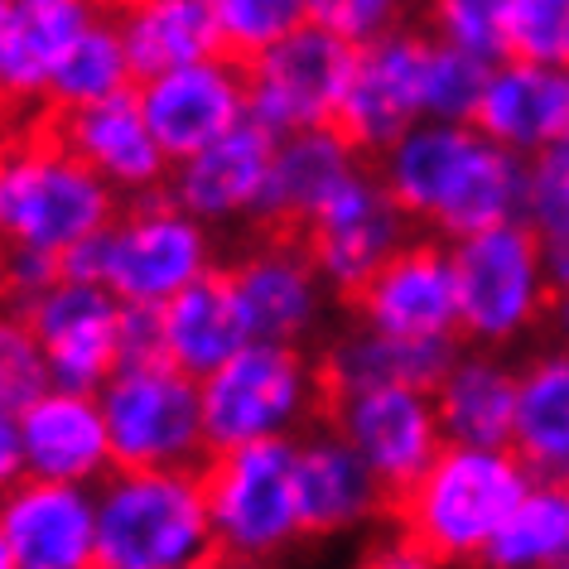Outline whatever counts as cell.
<instances>
[{"mask_svg":"<svg viewBox=\"0 0 569 569\" xmlns=\"http://www.w3.org/2000/svg\"><path fill=\"white\" fill-rule=\"evenodd\" d=\"M377 174L410 222L459 241L526 212V154L497 146L473 121H416L377 154Z\"/></svg>","mask_w":569,"mask_h":569,"instance_id":"obj_1","label":"cell"},{"mask_svg":"<svg viewBox=\"0 0 569 569\" xmlns=\"http://www.w3.org/2000/svg\"><path fill=\"white\" fill-rule=\"evenodd\" d=\"M526 482H531V468L511 445L445 439L430 468L406 492H396L391 526L410 536L425 565H482Z\"/></svg>","mask_w":569,"mask_h":569,"instance_id":"obj_2","label":"cell"},{"mask_svg":"<svg viewBox=\"0 0 569 569\" xmlns=\"http://www.w3.org/2000/svg\"><path fill=\"white\" fill-rule=\"evenodd\" d=\"M59 266L63 276L107 284L121 305L160 309L183 284L222 266V256L218 232L203 218H193L183 203H174L169 189H154L126 198L117 218L88 241H78L73 251H63Z\"/></svg>","mask_w":569,"mask_h":569,"instance_id":"obj_3","label":"cell"},{"mask_svg":"<svg viewBox=\"0 0 569 569\" xmlns=\"http://www.w3.org/2000/svg\"><path fill=\"white\" fill-rule=\"evenodd\" d=\"M126 198L78 160L44 117H30L10 146H0V247L73 251L117 218Z\"/></svg>","mask_w":569,"mask_h":569,"instance_id":"obj_4","label":"cell"},{"mask_svg":"<svg viewBox=\"0 0 569 569\" xmlns=\"http://www.w3.org/2000/svg\"><path fill=\"white\" fill-rule=\"evenodd\" d=\"M218 565L203 468H111L97 482V569Z\"/></svg>","mask_w":569,"mask_h":569,"instance_id":"obj_5","label":"cell"},{"mask_svg":"<svg viewBox=\"0 0 569 569\" xmlns=\"http://www.w3.org/2000/svg\"><path fill=\"white\" fill-rule=\"evenodd\" d=\"M198 387H203L208 453L256 439H295L323 420L329 401L319 352L261 338H247L222 367L198 377Z\"/></svg>","mask_w":569,"mask_h":569,"instance_id":"obj_6","label":"cell"},{"mask_svg":"<svg viewBox=\"0 0 569 569\" xmlns=\"http://www.w3.org/2000/svg\"><path fill=\"white\" fill-rule=\"evenodd\" d=\"M203 488L218 565H270L309 540L295 482V439L212 449L203 459Z\"/></svg>","mask_w":569,"mask_h":569,"instance_id":"obj_7","label":"cell"},{"mask_svg":"<svg viewBox=\"0 0 569 569\" xmlns=\"http://www.w3.org/2000/svg\"><path fill=\"white\" fill-rule=\"evenodd\" d=\"M449 256H453V284H459L463 343L507 352L546 329L555 295L550 251L526 218L449 241Z\"/></svg>","mask_w":569,"mask_h":569,"instance_id":"obj_8","label":"cell"},{"mask_svg":"<svg viewBox=\"0 0 569 569\" xmlns=\"http://www.w3.org/2000/svg\"><path fill=\"white\" fill-rule=\"evenodd\" d=\"M117 468H203V387L169 358L117 362L97 387Z\"/></svg>","mask_w":569,"mask_h":569,"instance_id":"obj_9","label":"cell"},{"mask_svg":"<svg viewBox=\"0 0 569 569\" xmlns=\"http://www.w3.org/2000/svg\"><path fill=\"white\" fill-rule=\"evenodd\" d=\"M352 59L358 44L305 20L300 30L247 59V117L276 136L300 126H338Z\"/></svg>","mask_w":569,"mask_h":569,"instance_id":"obj_10","label":"cell"},{"mask_svg":"<svg viewBox=\"0 0 569 569\" xmlns=\"http://www.w3.org/2000/svg\"><path fill=\"white\" fill-rule=\"evenodd\" d=\"M222 270L232 280L241 323L261 343L309 348L338 305L300 232H251V241L232 261H222Z\"/></svg>","mask_w":569,"mask_h":569,"instance_id":"obj_11","label":"cell"},{"mask_svg":"<svg viewBox=\"0 0 569 569\" xmlns=\"http://www.w3.org/2000/svg\"><path fill=\"white\" fill-rule=\"evenodd\" d=\"M416 232L420 227L410 222V212L396 203L391 189L377 174V164L367 160L358 174L338 183L333 198L309 218L300 237L309 256H315L319 276L329 280L333 300L348 305Z\"/></svg>","mask_w":569,"mask_h":569,"instance_id":"obj_12","label":"cell"},{"mask_svg":"<svg viewBox=\"0 0 569 569\" xmlns=\"http://www.w3.org/2000/svg\"><path fill=\"white\" fill-rule=\"evenodd\" d=\"M323 420L367 459V468L387 482V492H406L430 459L445 449V425L435 410V391L425 387H352L329 391Z\"/></svg>","mask_w":569,"mask_h":569,"instance_id":"obj_13","label":"cell"},{"mask_svg":"<svg viewBox=\"0 0 569 569\" xmlns=\"http://www.w3.org/2000/svg\"><path fill=\"white\" fill-rule=\"evenodd\" d=\"M425 24H401V30L372 39L352 59V78L338 107V131L358 146L367 160H377L396 136H406L425 121L420 68H425Z\"/></svg>","mask_w":569,"mask_h":569,"instance_id":"obj_14","label":"cell"},{"mask_svg":"<svg viewBox=\"0 0 569 569\" xmlns=\"http://www.w3.org/2000/svg\"><path fill=\"white\" fill-rule=\"evenodd\" d=\"M348 319H362L372 329H387L401 338H463L449 241L416 232L348 300Z\"/></svg>","mask_w":569,"mask_h":569,"instance_id":"obj_15","label":"cell"},{"mask_svg":"<svg viewBox=\"0 0 569 569\" xmlns=\"http://www.w3.org/2000/svg\"><path fill=\"white\" fill-rule=\"evenodd\" d=\"M20 315L34 323L59 387L97 391L121 362V300L97 280L59 276Z\"/></svg>","mask_w":569,"mask_h":569,"instance_id":"obj_16","label":"cell"},{"mask_svg":"<svg viewBox=\"0 0 569 569\" xmlns=\"http://www.w3.org/2000/svg\"><path fill=\"white\" fill-rule=\"evenodd\" d=\"M136 97L164 154L183 160L247 121V63L232 53H212L136 82Z\"/></svg>","mask_w":569,"mask_h":569,"instance_id":"obj_17","label":"cell"},{"mask_svg":"<svg viewBox=\"0 0 569 569\" xmlns=\"http://www.w3.org/2000/svg\"><path fill=\"white\" fill-rule=\"evenodd\" d=\"M295 482H300V517L309 540H338L381 526L396 502L387 482L329 420L295 435Z\"/></svg>","mask_w":569,"mask_h":569,"instance_id":"obj_18","label":"cell"},{"mask_svg":"<svg viewBox=\"0 0 569 569\" xmlns=\"http://www.w3.org/2000/svg\"><path fill=\"white\" fill-rule=\"evenodd\" d=\"M270 154H276V131H266L261 121H241L212 146L183 154L169 164L164 189L174 203H183L193 218H203L212 232H232V227L256 222V203H261Z\"/></svg>","mask_w":569,"mask_h":569,"instance_id":"obj_19","label":"cell"},{"mask_svg":"<svg viewBox=\"0 0 569 569\" xmlns=\"http://www.w3.org/2000/svg\"><path fill=\"white\" fill-rule=\"evenodd\" d=\"M16 569H97V488L24 473L0 497Z\"/></svg>","mask_w":569,"mask_h":569,"instance_id":"obj_20","label":"cell"},{"mask_svg":"<svg viewBox=\"0 0 569 569\" xmlns=\"http://www.w3.org/2000/svg\"><path fill=\"white\" fill-rule=\"evenodd\" d=\"M44 121H49V131L59 136L78 160H88L121 198L164 189L174 160H169L164 146L154 140L136 88L102 97V102H88V107L44 111Z\"/></svg>","mask_w":569,"mask_h":569,"instance_id":"obj_21","label":"cell"},{"mask_svg":"<svg viewBox=\"0 0 569 569\" xmlns=\"http://www.w3.org/2000/svg\"><path fill=\"white\" fill-rule=\"evenodd\" d=\"M367 154L338 126H300L276 136L270 174L256 203L251 232H305L309 218L329 203L348 174H358Z\"/></svg>","mask_w":569,"mask_h":569,"instance_id":"obj_22","label":"cell"},{"mask_svg":"<svg viewBox=\"0 0 569 569\" xmlns=\"http://www.w3.org/2000/svg\"><path fill=\"white\" fill-rule=\"evenodd\" d=\"M20 439H24V468L34 478L88 482V488H97L117 468L97 391H78V387H59L53 381L44 396H34L20 410Z\"/></svg>","mask_w":569,"mask_h":569,"instance_id":"obj_23","label":"cell"},{"mask_svg":"<svg viewBox=\"0 0 569 569\" xmlns=\"http://www.w3.org/2000/svg\"><path fill=\"white\" fill-rule=\"evenodd\" d=\"M497 146L536 154L569 136V68L565 63H536V59H507L492 63L488 88H482L478 117Z\"/></svg>","mask_w":569,"mask_h":569,"instance_id":"obj_24","label":"cell"},{"mask_svg":"<svg viewBox=\"0 0 569 569\" xmlns=\"http://www.w3.org/2000/svg\"><path fill=\"white\" fill-rule=\"evenodd\" d=\"M107 10L111 0H10L6 88H0L6 107H16L20 117H39L53 68Z\"/></svg>","mask_w":569,"mask_h":569,"instance_id":"obj_25","label":"cell"},{"mask_svg":"<svg viewBox=\"0 0 569 569\" xmlns=\"http://www.w3.org/2000/svg\"><path fill=\"white\" fill-rule=\"evenodd\" d=\"M459 348H463V338H401V333H387V329L352 319L343 333H333L319 348V372L329 391L387 387V381L435 391Z\"/></svg>","mask_w":569,"mask_h":569,"instance_id":"obj_26","label":"cell"},{"mask_svg":"<svg viewBox=\"0 0 569 569\" xmlns=\"http://www.w3.org/2000/svg\"><path fill=\"white\" fill-rule=\"evenodd\" d=\"M435 410L453 445H511L517 425V362L502 348L463 343L435 387Z\"/></svg>","mask_w":569,"mask_h":569,"instance_id":"obj_27","label":"cell"},{"mask_svg":"<svg viewBox=\"0 0 569 569\" xmlns=\"http://www.w3.org/2000/svg\"><path fill=\"white\" fill-rule=\"evenodd\" d=\"M111 16L131 53L136 82L227 53L212 0H111Z\"/></svg>","mask_w":569,"mask_h":569,"instance_id":"obj_28","label":"cell"},{"mask_svg":"<svg viewBox=\"0 0 569 569\" xmlns=\"http://www.w3.org/2000/svg\"><path fill=\"white\" fill-rule=\"evenodd\" d=\"M160 329H164V358L193 377H208L212 367H222L251 338L222 266H212L208 276H198L193 284H183L174 300L160 305Z\"/></svg>","mask_w":569,"mask_h":569,"instance_id":"obj_29","label":"cell"},{"mask_svg":"<svg viewBox=\"0 0 569 569\" xmlns=\"http://www.w3.org/2000/svg\"><path fill=\"white\" fill-rule=\"evenodd\" d=\"M511 449L536 478H569V348L550 343L517 362Z\"/></svg>","mask_w":569,"mask_h":569,"instance_id":"obj_30","label":"cell"},{"mask_svg":"<svg viewBox=\"0 0 569 569\" xmlns=\"http://www.w3.org/2000/svg\"><path fill=\"white\" fill-rule=\"evenodd\" d=\"M482 565L492 569H565L569 565V478L526 482Z\"/></svg>","mask_w":569,"mask_h":569,"instance_id":"obj_31","label":"cell"},{"mask_svg":"<svg viewBox=\"0 0 569 569\" xmlns=\"http://www.w3.org/2000/svg\"><path fill=\"white\" fill-rule=\"evenodd\" d=\"M131 88H136L131 53H126L117 16L107 10V16L92 20L88 34L63 53V63L53 68L49 92H44V111L88 107V102H102V97H117V92H131ZM44 111H39V117H44Z\"/></svg>","mask_w":569,"mask_h":569,"instance_id":"obj_32","label":"cell"},{"mask_svg":"<svg viewBox=\"0 0 569 569\" xmlns=\"http://www.w3.org/2000/svg\"><path fill=\"white\" fill-rule=\"evenodd\" d=\"M488 73H492V59L430 34L425 39V68H420L425 117L430 121H473L482 88H488Z\"/></svg>","mask_w":569,"mask_h":569,"instance_id":"obj_33","label":"cell"},{"mask_svg":"<svg viewBox=\"0 0 569 569\" xmlns=\"http://www.w3.org/2000/svg\"><path fill=\"white\" fill-rule=\"evenodd\" d=\"M53 387L49 352L39 343L34 323L20 315L16 305H0V410L20 416L34 396Z\"/></svg>","mask_w":569,"mask_h":569,"instance_id":"obj_34","label":"cell"},{"mask_svg":"<svg viewBox=\"0 0 569 569\" xmlns=\"http://www.w3.org/2000/svg\"><path fill=\"white\" fill-rule=\"evenodd\" d=\"M526 222L546 247L569 241V136L526 154Z\"/></svg>","mask_w":569,"mask_h":569,"instance_id":"obj_35","label":"cell"},{"mask_svg":"<svg viewBox=\"0 0 569 569\" xmlns=\"http://www.w3.org/2000/svg\"><path fill=\"white\" fill-rule=\"evenodd\" d=\"M212 6H218L222 44L241 63L309 20V0H212Z\"/></svg>","mask_w":569,"mask_h":569,"instance_id":"obj_36","label":"cell"},{"mask_svg":"<svg viewBox=\"0 0 569 569\" xmlns=\"http://www.w3.org/2000/svg\"><path fill=\"white\" fill-rule=\"evenodd\" d=\"M507 16L511 0H425V30L492 63L507 59Z\"/></svg>","mask_w":569,"mask_h":569,"instance_id":"obj_37","label":"cell"},{"mask_svg":"<svg viewBox=\"0 0 569 569\" xmlns=\"http://www.w3.org/2000/svg\"><path fill=\"white\" fill-rule=\"evenodd\" d=\"M507 53L569 68V0H511Z\"/></svg>","mask_w":569,"mask_h":569,"instance_id":"obj_38","label":"cell"},{"mask_svg":"<svg viewBox=\"0 0 569 569\" xmlns=\"http://www.w3.org/2000/svg\"><path fill=\"white\" fill-rule=\"evenodd\" d=\"M406 16H410V0H309V20L343 34L358 49L410 24Z\"/></svg>","mask_w":569,"mask_h":569,"instance_id":"obj_39","label":"cell"},{"mask_svg":"<svg viewBox=\"0 0 569 569\" xmlns=\"http://www.w3.org/2000/svg\"><path fill=\"white\" fill-rule=\"evenodd\" d=\"M63 276L59 256L39 251V247H0V305H30L39 290H49L53 280Z\"/></svg>","mask_w":569,"mask_h":569,"instance_id":"obj_40","label":"cell"},{"mask_svg":"<svg viewBox=\"0 0 569 569\" xmlns=\"http://www.w3.org/2000/svg\"><path fill=\"white\" fill-rule=\"evenodd\" d=\"M140 358H164L160 309L121 305V362H140Z\"/></svg>","mask_w":569,"mask_h":569,"instance_id":"obj_41","label":"cell"},{"mask_svg":"<svg viewBox=\"0 0 569 569\" xmlns=\"http://www.w3.org/2000/svg\"><path fill=\"white\" fill-rule=\"evenodd\" d=\"M546 251H550V284H555L546 329H550L555 343L569 348V241L565 247H546Z\"/></svg>","mask_w":569,"mask_h":569,"instance_id":"obj_42","label":"cell"},{"mask_svg":"<svg viewBox=\"0 0 569 569\" xmlns=\"http://www.w3.org/2000/svg\"><path fill=\"white\" fill-rule=\"evenodd\" d=\"M30 473L24 468V439H20V416H6L0 410V497H6L16 482Z\"/></svg>","mask_w":569,"mask_h":569,"instance_id":"obj_43","label":"cell"},{"mask_svg":"<svg viewBox=\"0 0 569 569\" xmlns=\"http://www.w3.org/2000/svg\"><path fill=\"white\" fill-rule=\"evenodd\" d=\"M24 121H30V117H20L16 107H6V102H0V146H10V140H16V131H20Z\"/></svg>","mask_w":569,"mask_h":569,"instance_id":"obj_44","label":"cell"},{"mask_svg":"<svg viewBox=\"0 0 569 569\" xmlns=\"http://www.w3.org/2000/svg\"><path fill=\"white\" fill-rule=\"evenodd\" d=\"M6 30H10V0H0V88H6ZM6 102V92H0Z\"/></svg>","mask_w":569,"mask_h":569,"instance_id":"obj_45","label":"cell"},{"mask_svg":"<svg viewBox=\"0 0 569 569\" xmlns=\"http://www.w3.org/2000/svg\"><path fill=\"white\" fill-rule=\"evenodd\" d=\"M0 569H16V555H10V536H6V521H0Z\"/></svg>","mask_w":569,"mask_h":569,"instance_id":"obj_46","label":"cell"},{"mask_svg":"<svg viewBox=\"0 0 569 569\" xmlns=\"http://www.w3.org/2000/svg\"><path fill=\"white\" fill-rule=\"evenodd\" d=\"M0 300H6V295H0Z\"/></svg>","mask_w":569,"mask_h":569,"instance_id":"obj_47","label":"cell"}]
</instances>
